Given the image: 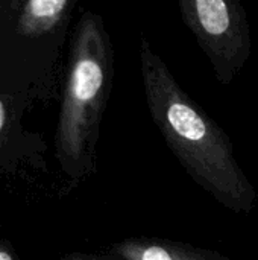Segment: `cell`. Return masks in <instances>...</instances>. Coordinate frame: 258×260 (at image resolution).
Masks as SVG:
<instances>
[{
  "label": "cell",
  "mask_w": 258,
  "mask_h": 260,
  "mask_svg": "<svg viewBox=\"0 0 258 260\" xmlns=\"http://www.w3.org/2000/svg\"><path fill=\"white\" fill-rule=\"evenodd\" d=\"M114 256L120 260H231L213 251L187 242L155 238H129L113 247Z\"/></svg>",
  "instance_id": "4"
},
{
  "label": "cell",
  "mask_w": 258,
  "mask_h": 260,
  "mask_svg": "<svg viewBox=\"0 0 258 260\" xmlns=\"http://www.w3.org/2000/svg\"><path fill=\"white\" fill-rule=\"evenodd\" d=\"M114 76V50L103 21L85 14L73 44L61 123L59 152L75 174L93 169L102 116Z\"/></svg>",
  "instance_id": "2"
},
{
  "label": "cell",
  "mask_w": 258,
  "mask_h": 260,
  "mask_svg": "<svg viewBox=\"0 0 258 260\" xmlns=\"http://www.w3.org/2000/svg\"><path fill=\"white\" fill-rule=\"evenodd\" d=\"M2 122H3V108L0 105V126H2Z\"/></svg>",
  "instance_id": "8"
},
{
  "label": "cell",
  "mask_w": 258,
  "mask_h": 260,
  "mask_svg": "<svg viewBox=\"0 0 258 260\" xmlns=\"http://www.w3.org/2000/svg\"><path fill=\"white\" fill-rule=\"evenodd\" d=\"M140 66L152 122L184 171L225 209L249 215L257 190L227 133L184 91L146 37L140 40Z\"/></svg>",
  "instance_id": "1"
},
{
  "label": "cell",
  "mask_w": 258,
  "mask_h": 260,
  "mask_svg": "<svg viewBox=\"0 0 258 260\" xmlns=\"http://www.w3.org/2000/svg\"><path fill=\"white\" fill-rule=\"evenodd\" d=\"M67 0H32L26 5L23 15V26L26 32H43L50 29L59 21L65 8Z\"/></svg>",
  "instance_id": "5"
},
{
  "label": "cell",
  "mask_w": 258,
  "mask_h": 260,
  "mask_svg": "<svg viewBox=\"0 0 258 260\" xmlns=\"http://www.w3.org/2000/svg\"><path fill=\"white\" fill-rule=\"evenodd\" d=\"M67 260H103V259H97V257H87V256H71Z\"/></svg>",
  "instance_id": "6"
},
{
  "label": "cell",
  "mask_w": 258,
  "mask_h": 260,
  "mask_svg": "<svg viewBox=\"0 0 258 260\" xmlns=\"http://www.w3.org/2000/svg\"><path fill=\"white\" fill-rule=\"evenodd\" d=\"M181 17L210 59L216 79L230 85L251 55L246 11L236 0H181Z\"/></svg>",
  "instance_id": "3"
},
{
  "label": "cell",
  "mask_w": 258,
  "mask_h": 260,
  "mask_svg": "<svg viewBox=\"0 0 258 260\" xmlns=\"http://www.w3.org/2000/svg\"><path fill=\"white\" fill-rule=\"evenodd\" d=\"M0 260H12V259H11V256H9L8 253H2V251H0Z\"/></svg>",
  "instance_id": "7"
}]
</instances>
